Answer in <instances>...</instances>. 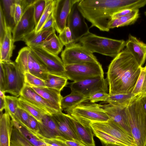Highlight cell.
<instances>
[{"mask_svg":"<svg viewBox=\"0 0 146 146\" xmlns=\"http://www.w3.org/2000/svg\"><path fill=\"white\" fill-rule=\"evenodd\" d=\"M64 110L86 127H91L90 125L93 122H105L110 120L101 104L91 102L88 100L72 109Z\"/></svg>","mask_w":146,"mask_h":146,"instance_id":"cell-5","label":"cell"},{"mask_svg":"<svg viewBox=\"0 0 146 146\" xmlns=\"http://www.w3.org/2000/svg\"><path fill=\"white\" fill-rule=\"evenodd\" d=\"M54 2V0H46L44 10L35 27L34 32L35 34H36L40 31L42 27L52 13Z\"/></svg>","mask_w":146,"mask_h":146,"instance_id":"cell-36","label":"cell"},{"mask_svg":"<svg viewBox=\"0 0 146 146\" xmlns=\"http://www.w3.org/2000/svg\"><path fill=\"white\" fill-rule=\"evenodd\" d=\"M18 105L40 123L42 122L44 115L46 114L41 109L20 96L18 98Z\"/></svg>","mask_w":146,"mask_h":146,"instance_id":"cell-28","label":"cell"},{"mask_svg":"<svg viewBox=\"0 0 146 146\" xmlns=\"http://www.w3.org/2000/svg\"><path fill=\"white\" fill-rule=\"evenodd\" d=\"M68 80L77 82L97 76H104L102 66L98 63L86 62L65 65Z\"/></svg>","mask_w":146,"mask_h":146,"instance_id":"cell-7","label":"cell"},{"mask_svg":"<svg viewBox=\"0 0 146 146\" xmlns=\"http://www.w3.org/2000/svg\"><path fill=\"white\" fill-rule=\"evenodd\" d=\"M35 0H21V5L23 11L29 6L33 4Z\"/></svg>","mask_w":146,"mask_h":146,"instance_id":"cell-51","label":"cell"},{"mask_svg":"<svg viewBox=\"0 0 146 146\" xmlns=\"http://www.w3.org/2000/svg\"><path fill=\"white\" fill-rule=\"evenodd\" d=\"M139 9L133 10L129 14L121 17L112 19L110 22V29H113L134 24L139 17Z\"/></svg>","mask_w":146,"mask_h":146,"instance_id":"cell-29","label":"cell"},{"mask_svg":"<svg viewBox=\"0 0 146 146\" xmlns=\"http://www.w3.org/2000/svg\"><path fill=\"white\" fill-rule=\"evenodd\" d=\"M139 100L143 108L146 113V96L140 98Z\"/></svg>","mask_w":146,"mask_h":146,"instance_id":"cell-53","label":"cell"},{"mask_svg":"<svg viewBox=\"0 0 146 146\" xmlns=\"http://www.w3.org/2000/svg\"><path fill=\"white\" fill-rule=\"evenodd\" d=\"M80 0L73 5L67 21L66 26L70 30L75 43L90 32L85 19L78 8Z\"/></svg>","mask_w":146,"mask_h":146,"instance_id":"cell-13","label":"cell"},{"mask_svg":"<svg viewBox=\"0 0 146 146\" xmlns=\"http://www.w3.org/2000/svg\"><path fill=\"white\" fill-rule=\"evenodd\" d=\"M28 68L29 72L44 81L46 80L49 73L46 68L37 58L31 49L29 55Z\"/></svg>","mask_w":146,"mask_h":146,"instance_id":"cell-23","label":"cell"},{"mask_svg":"<svg viewBox=\"0 0 146 146\" xmlns=\"http://www.w3.org/2000/svg\"><path fill=\"white\" fill-rule=\"evenodd\" d=\"M27 129L33 135L47 145L50 146H68L64 141L56 139L47 138L43 137L35 131L29 128H27Z\"/></svg>","mask_w":146,"mask_h":146,"instance_id":"cell-41","label":"cell"},{"mask_svg":"<svg viewBox=\"0 0 146 146\" xmlns=\"http://www.w3.org/2000/svg\"><path fill=\"white\" fill-rule=\"evenodd\" d=\"M23 127H27L37 132L38 131V122L35 118L31 116L28 121L27 126Z\"/></svg>","mask_w":146,"mask_h":146,"instance_id":"cell-48","label":"cell"},{"mask_svg":"<svg viewBox=\"0 0 146 146\" xmlns=\"http://www.w3.org/2000/svg\"><path fill=\"white\" fill-rule=\"evenodd\" d=\"M5 96V93L3 92L0 91V98L4 100Z\"/></svg>","mask_w":146,"mask_h":146,"instance_id":"cell-55","label":"cell"},{"mask_svg":"<svg viewBox=\"0 0 146 146\" xmlns=\"http://www.w3.org/2000/svg\"><path fill=\"white\" fill-rule=\"evenodd\" d=\"M105 146H125L123 145H116V144H107Z\"/></svg>","mask_w":146,"mask_h":146,"instance_id":"cell-56","label":"cell"},{"mask_svg":"<svg viewBox=\"0 0 146 146\" xmlns=\"http://www.w3.org/2000/svg\"><path fill=\"white\" fill-rule=\"evenodd\" d=\"M31 50V48L28 46L23 48L19 51L15 60L17 65L24 74L29 72L28 57Z\"/></svg>","mask_w":146,"mask_h":146,"instance_id":"cell-35","label":"cell"},{"mask_svg":"<svg viewBox=\"0 0 146 146\" xmlns=\"http://www.w3.org/2000/svg\"><path fill=\"white\" fill-rule=\"evenodd\" d=\"M25 84L31 87H46L45 81L29 72L25 73Z\"/></svg>","mask_w":146,"mask_h":146,"instance_id":"cell-39","label":"cell"},{"mask_svg":"<svg viewBox=\"0 0 146 146\" xmlns=\"http://www.w3.org/2000/svg\"><path fill=\"white\" fill-rule=\"evenodd\" d=\"M79 0H54L52 14L54 27L59 34L66 26L68 17L73 5Z\"/></svg>","mask_w":146,"mask_h":146,"instance_id":"cell-14","label":"cell"},{"mask_svg":"<svg viewBox=\"0 0 146 146\" xmlns=\"http://www.w3.org/2000/svg\"><path fill=\"white\" fill-rule=\"evenodd\" d=\"M144 15H145V17H146V11H145V12H144Z\"/></svg>","mask_w":146,"mask_h":146,"instance_id":"cell-57","label":"cell"},{"mask_svg":"<svg viewBox=\"0 0 146 146\" xmlns=\"http://www.w3.org/2000/svg\"><path fill=\"white\" fill-rule=\"evenodd\" d=\"M145 66H146V65H145Z\"/></svg>","mask_w":146,"mask_h":146,"instance_id":"cell-59","label":"cell"},{"mask_svg":"<svg viewBox=\"0 0 146 146\" xmlns=\"http://www.w3.org/2000/svg\"><path fill=\"white\" fill-rule=\"evenodd\" d=\"M146 5V0H80L78 8L87 20L100 31L109 32L112 17L126 9H139Z\"/></svg>","mask_w":146,"mask_h":146,"instance_id":"cell-1","label":"cell"},{"mask_svg":"<svg viewBox=\"0 0 146 146\" xmlns=\"http://www.w3.org/2000/svg\"><path fill=\"white\" fill-rule=\"evenodd\" d=\"M126 48L139 66L142 67L146 59V44L129 34L126 41Z\"/></svg>","mask_w":146,"mask_h":146,"instance_id":"cell-18","label":"cell"},{"mask_svg":"<svg viewBox=\"0 0 146 146\" xmlns=\"http://www.w3.org/2000/svg\"><path fill=\"white\" fill-rule=\"evenodd\" d=\"M15 0H0V7L2 9L7 27L12 31L16 26L14 20Z\"/></svg>","mask_w":146,"mask_h":146,"instance_id":"cell-27","label":"cell"},{"mask_svg":"<svg viewBox=\"0 0 146 146\" xmlns=\"http://www.w3.org/2000/svg\"><path fill=\"white\" fill-rule=\"evenodd\" d=\"M51 116L65 140H76L79 141L72 128L70 115L61 112L54 113Z\"/></svg>","mask_w":146,"mask_h":146,"instance_id":"cell-17","label":"cell"},{"mask_svg":"<svg viewBox=\"0 0 146 146\" xmlns=\"http://www.w3.org/2000/svg\"><path fill=\"white\" fill-rule=\"evenodd\" d=\"M101 107L112 120L133 137L127 120L125 109L114 106L110 104L101 105Z\"/></svg>","mask_w":146,"mask_h":146,"instance_id":"cell-16","label":"cell"},{"mask_svg":"<svg viewBox=\"0 0 146 146\" xmlns=\"http://www.w3.org/2000/svg\"><path fill=\"white\" fill-rule=\"evenodd\" d=\"M18 98L13 96H5V112L8 113L11 119H14L15 115L18 108Z\"/></svg>","mask_w":146,"mask_h":146,"instance_id":"cell-37","label":"cell"},{"mask_svg":"<svg viewBox=\"0 0 146 146\" xmlns=\"http://www.w3.org/2000/svg\"><path fill=\"white\" fill-rule=\"evenodd\" d=\"M50 146L48 145H45V146Z\"/></svg>","mask_w":146,"mask_h":146,"instance_id":"cell-58","label":"cell"},{"mask_svg":"<svg viewBox=\"0 0 146 146\" xmlns=\"http://www.w3.org/2000/svg\"><path fill=\"white\" fill-rule=\"evenodd\" d=\"M33 4L24 11L20 21L12 31L14 42L23 41L27 36L34 32L36 23L34 15Z\"/></svg>","mask_w":146,"mask_h":146,"instance_id":"cell-12","label":"cell"},{"mask_svg":"<svg viewBox=\"0 0 146 146\" xmlns=\"http://www.w3.org/2000/svg\"><path fill=\"white\" fill-rule=\"evenodd\" d=\"M68 146H86L80 142L76 140L64 141Z\"/></svg>","mask_w":146,"mask_h":146,"instance_id":"cell-52","label":"cell"},{"mask_svg":"<svg viewBox=\"0 0 146 146\" xmlns=\"http://www.w3.org/2000/svg\"><path fill=\"white\" fill-rule=\"evenodd\" d=\"M7 27L2 10L0 7V43L3 39Z\"/></svg>","mask_w":146,"mask_h":146,"instance_id":"cell-45","label":"cell"},{"mask_svg":"<svg viewBox=\"0 0 146 146\" xmlns=\"http://www.w3.org/2000/svg\"><path fill=\"white\" fill-rule=\"evenodd\" d=\"M15 6L14 20L16 25L20 21L23 14V11L21 5V0H15Z\"/></svg>","mask_w":146,"mask_h":146,"instance_id":"cell-47","label":"cell"},{"mask_svg":"<svg viewBox=\"0 0 146 146\" xmlns=\"http://www.w3.org/2000/svg\"><path fill=\"white\" fill-rule=\"evenodd\" d=\"M31 87L43 98L54 105L62 109L61 102L63 97L61 95L60 92L47 87Z\"/></svg>","mask_w":146,"mask_h":146,"instance_id":"cell-26","label":"cell"},{"mask_svg":"<svg viewBox=\"0 0 146 146\" xmlns=\"http://www.w3.org/2000/svg\"><path fill=\"white\" fill-rule=\"evenodd\" d=\"M46 1V0H35L33 3L34 18L36 26L38 24L44 10Z\"/></svg>","mask_w":146,"mask_h":146,"instance_id":"cell-40","label":"cell"},{"mask_svg":"<svg viewBox=\"0 0 146 146\" xmlns=\"http://www.w3.org/2000/svg\"><path fill=\"white\" fill-rule=\"evenodd\" d=\"M2 64L7 77L5 93H9L17 97L20 96L25 85V74L15 62H12Z\"/></svg>","mask_w":146,"mask_h":146,"instance_id":"cell-9","label":"cell"},{"mask_svg":"<svg viewBox=\"0 0 146 146\" xmlns=\"http://www.w3.org/2000/svg\"><path fill=\"white\" fill-rule=\"evenodd\" d=\"M10 146H33L13 127L11 136Z\"/></svg>","mask_w":146,"mask_h":146,"instance_id":"cell-38","label":"cell"},{"mask_svg":"<svg viewBox=\"0 0 146 146\" xmlns=\"http://www.w3.org/2000/svg\"><path fill=\"white\" fill-rule=\"evenodd\" d=\"M90 51L115 57L126 46V41L97 35L89 32L79 41Z\"/></svg>","mask_w":146,"mask_h":146,"instance_id":"cell-4","label":"cell"},{"mask_svg":"<svg viewBox=\"0 0 146 146\" xmlns=\"http://www.w3.org/2000/svg\"><path fill=\"white\" fill-rule=\"evenodd\" d=\"M2 113L0 119V146H10L13 124L9 114Z\"/></svg>","mask_w":146,"mask_h":146,"instance_id":"cell-21","label":"cell"},{"mask_svg":"<svg viewBox=\"0 0 146 146\" xmlns=\"http://www.w3.org/2000/svg\"><path fill=\"white\" fill-rule=\"evenodd\" d=\"M30 48L37 58L46 67L49 73L66 78L65 65L58 55L49 53L40 46Z\"/></svg>","mask_w":146,"mask_h":146,"instance_id":"cell-10","label":"cell"},{"mask_svg":"<svg viewBox=\"0 0 146 146\" xmlns=\"http://www.w3.org/2000/svg\"><path fill=\"white\" fill-rule=\"evenodd\" d=\"M141 98L146 96V67H141L140 75L132 92Z\"/></svg>","mask_w":146,"mask_h":146,"instance_id":"cell-34","label":"cell"},{"mask_svg":"<svg viewBox=\"0 0 146 146\" xmlns=\"http://www.w3.org/2000/svg\"><path fill=\"white\" fill-rule=\"evenodd\" d=\"M58 37L65 47L75 42L69 28L66 26L61 33L59 34Z\"/></svg>","mask_w":146,"mask_h":146,"instance_id":"cell-42","label":"cell"},{"mask_svg":"<svg viewBox=\"0 0 146 146\" xmlns=\"http://www.w3.org/2000/svg\"><path fill=\"white\" fill-rule=\"evenodd\" d=\"M88 98L80 94L71 92L69 94L62 97L61 107L63 110L72 109L82 102L88 100Z\"/></svg>","mask_w":146,"mask_h":146,"instance_id":"cell-30","label":"cell"},{"mask_svg":"<svg viewBox=\"0 0 146 146\" xmlns=\"http://www.w3.org/2000/svg\"><path fill=\"white\" fill-rule=\"evenodd\" d=\"M108 84L104 76L92 77L72 82L70 87L71 92L77 93L87 98L96 92L103 91L107 92Z\"/></svg>","mask_w":146,"mask_h":146,"instance_id":"cell-11","label":"cell"},{"mask_svg":"<svg viewBox=\"0 0 146 146\" xmlns=\"http://www.w3.org/2000/svg\"><path fill=\"white\" fill-rule=\"evenodd\" d=\"M13 127L33 146H44L47 145L33 135L31 131L20 125L16 120L11 119Z\"/></svg>","mask_w":146,"mask_h":146,"instance_id":"cell-32","label":"cell"},{"mask_svg":"<svg viewBox=\"0 0 146 146\" xmlns=\"http://www.w3.org/2000/svg\"><path fill=\"white\" fill-rule=\"evenodd\" d=\"M126 48L111 61L107 78L110 95L131 93L140 75L141 68Z\"/></svg>","mask_w":146,"mask_h":146,"instance_id":"cell-2","label":"cell"},{"mask_svg":"<svg viewBox=\"0 0 146 146\" xmlns=\"http://www.w3.org/2000/svg\"><path fill=\"white\" fill-rule=\"evenodd\" d=\"M125 110L137 146H146V113L139 99L134 101Z\"/></svg>","mask_w":146,"mask_h":146,"instance_id":"cell-6","label":"cell"},{"mask_svg":"<svg viewBox=\"0 0 146 146\" xmlns=\"http://www.w3.org/2000/svg\"><path fill=\"white\" fill-rule=\"evenodd\" d=\"M55 31L53 26L36 34L33 32L25 38L23 41L29 47L38 46L49 39L55 33Z\"/></svg>","mask_w":146,"mask_h":146,"instance_id":"cell-25","label":"cell"},{"mask_svg":"<svg viewBox=\"0 0 146 146\" xmlns=\"http://www.w3.org/2000/svg\"><path fill=\"white\" fill-rule=\"evenodd\" d=\"M134 10L126 9L114 13L112 17V20L126 15L131 13Z\"/></svg>","mask_w":146,"mask_h":146,"instance_id":"cell-49","label":"cell"},{"mask_svg":"<svg viewBox=\"0 0 146 146\" xmlns=\"http://www.w3.org/2000/svg\"><path fill=\"white\" fill-rule=\"evenodd\" d=\"M7 87L6 74L3 64L0 63V91L5 94Z\"/></svg>","mask_w":146,"mask_h":146,"instance_id":"cell-46","label":"cell"},{"mask_svg":"<svg viewBox=\"0 0 146 146\" xmlns=\"http://www.w3.org/2000/svg\"><path fill=\"white\" fill-rule=\"evenodd\" d=\"M53 26H54V21L52 13L48 20L42 27L40 31Z\"/></svg>","mask_w":146,"mask_h":146,"instance_id":"cell-50","label":"cell"},{"mask_svg":"<svg viewBox=\"0 0 146 146\" xmlns=\"http://www.w3.org/2000/svg\"><path fill=\"white\" fill-rule=\"evenodd\" d=\"M43 137L48 139H56L64 141L51 115L45 114L42 122H38L37 132Z\"/></svg>","mask_w":146,"mask_h":146,"instance_id":"cell-19","label":"cell"},{"mask_svg":"<svg viewBox=\"0 0 146 146\" xmlns=\"http://www.w3.org/2000/svg\"><path fill=\"white\" fill-rule=\"evenodd\" d=\"M90 125L95 136L105 145L137 146L134 138L111 119L93 122Z\"/></svg>","mask_w":146,"mask_h":146,"instance_id":"cell-3","label":"cell"},{"mask_svg":"<svg viewBox=\"0 0 146 146\" xmlns=\"http://www.w3.org/2000/svg\"><path fill=\"white\" fill-rule=\"evenodd\" d=\"M30 116L25 110L18 107L15 115V118L20 125L26 126Z\"/></svg>","mask_w":146,"mask_h":146,"instance_id":"cell-43","label":"cell"},{"mask_svg":"<svg viewBox=\"0 0 146 146\" xmlns=\"http://www.w3.org/2000/svg\"><path fill=\"white\" fill-rule=\"evenodd\" d=\"M5 108V99L0 98V112H2L4 109Z\"/></svg>","mask_w":146,"mask_h":146,"instance_id":"cell-54","label":"cell"},{"mask_svg":"<svg viewBox=\"0 0 146 146\" xmlns=\"http://www.w3.org/2000/svg\"><path fill=\"white\" fill-rule=\"evenodd\" d=\"M71 123L72 128L80 142L86 146H95L94 134L91 127L83 126L71 116Z\"/></svg>","mask_w":146,"mask_h":146,"instance_id":"cell-20","label":"cell"},{"mask_svg":"<svg viewBox=\"0 0 146 146\" xmlns=\"http://www.w3.org/2000/svg\"><path fill=\"white\" fill-rule=\"evenodd\" d=\"M68 80L66 77L48 73L47 79L44 81L46 87L61 92L68 84Z\"/></svg>","mask_w":146,"mask_h":146,"instance_id":"cell-33","label":"cell"},{"mask_svg":"<svg viewBox=\"0 0 146 146\" xmlns=\"http://www.w3.org/2000/svg\"><path fill=\"white\" fill-rule=\"evenodd\" d=\"M12 33L11 28L8 27L3 39L0 43V63H4L12 62L11 60V58L15 48V45Z\"/></svg>","mask_w":146,"mask_h":146,"instance_id":"cell-22","label":"cell"},{"mask_svg":"<svg viewBox=\"0 0 146 146\" xmlns=\"http://www.w3.org/2000/svg\"><path fill=\"white\" fill-rule=\"evenodd\" d=\"M109 96L107 92L101 91L96 92L91 95L88 100L91 102L95 103L100 101H106Z\"/></svg>","mask_w":146,"mask_h":146,"instance_id":"cell-44","label":"cell"},{"mask_svg":"<svg viewBox=\"0 0 146 146\" xmlns=\"http://www.w3.org/2000/svg\"><path fill=\"white\" fill-rule=\"evenodd\" d=\"M141 97L132 93L125 94H118L110 95L104 103H108L114 106L125 109L134 101Z\"/></svg>","mask_w":146,"mask_h":146,"instance_id":"cell-24","label":"cell"},{"mask_svg":"<svg viewBox=\"0 0 146 146\" xmlns=\"http://www.w3.org/2000/svg\"><path fill=\"white\" fill-rule=\"evenodd\" d=\"M61 56L64 65L83 62H99L96 57L81 44L74 43L65 47Z\"/></svg>","mask_w":146,"mask_h":146,"instance_id":"cell-8","label":"cell"},{"mask_svg":"<svg viewBox=\"0 0 146 146\" xmlns=\"http://www.w3.org/2000/svg\"><path fill=\"white\" fill-rule=\"evenodd\" d=\"M64 46L58 36L55 33L49 39L38 46L50 53L58 55L62 51Z\"/></svg>","mask_w":146,"mask_h":146,"instance_id":"cell-31","label":"cell"},{"mask_svg":"<svg viewBox=\"0 0 146 146\" xmlns=\"http://www.w3.org/2000/svg\"><path fill=\"white\" fill-rule=\"evenodd\" d=\"M20 96L42 110L46 114L52 115L63 110L50 102L36 93L29 86L25 84Z\"/></svg>","mask_w":146,"mask_h":146,"instance_id":"cell-15","label":"cell"}]
</instances>
